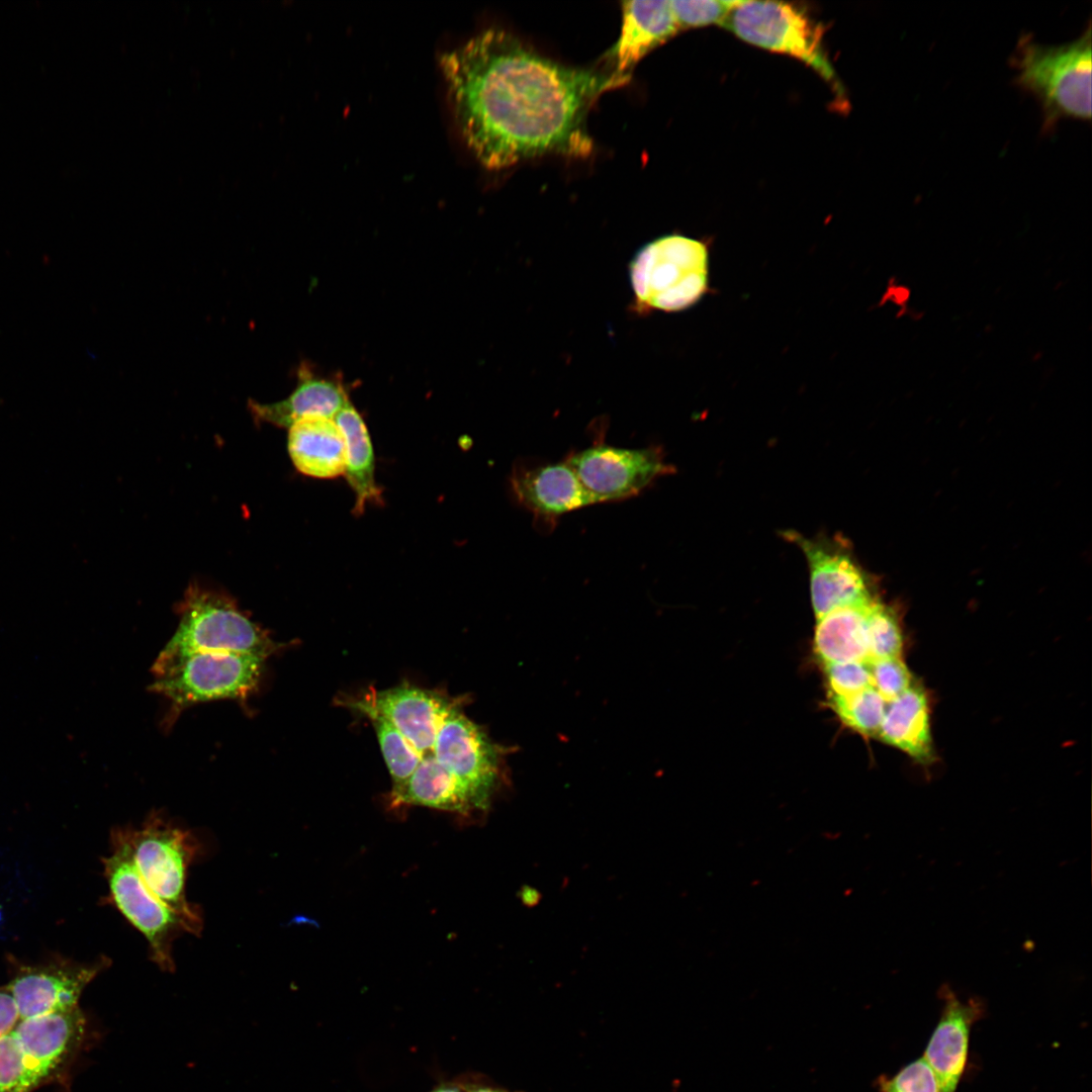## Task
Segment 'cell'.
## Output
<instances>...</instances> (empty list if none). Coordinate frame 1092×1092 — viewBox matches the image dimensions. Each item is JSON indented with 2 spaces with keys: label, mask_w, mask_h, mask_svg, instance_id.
Wrapping results in <instances>:
<instances>
[{
  "label": "cell",
  "mask_w": 1092,
  "mask_h": 1092,
  "mask_svg": "<svg viewBox=\"0 0 1092 1092\" xmlns=\"http://www.w3.org/2000/svg\"><path fill=\"white\" fill-rule=\"evenodd\" d=\"M679 30L668 0L622 2L620 34L608 53L615 67L613 74L629 81L633 67Z\"/></svg>",
  "instance_id": "obj_17"
},
{
  "label": "cell",
  "mask_w": 1092,
  "mask_h": 1092,
  "mask_svg": "<svg viewBox=\"0 0 1092 1092\" xmlns=\"http://www.w3.org/2000/svg\"><path fill=\"white\" fill-rule=\"evenodd\" d=\"M372 723L383 758L392 779V788L402 785L413 775L420 757L395 727L379 714L362 713Z\"/></svg>",
  "instance_id": "obj_24"
},
{
  "label": "cell",
  "mask_w": 1092,
  "mask_h": 1092,
  "mask_svg": "<svg viewBox=\"0 0 1092 1092\" xmlns=\"http://www.w3.org/2000/svg\"><path fill=\"white\" fill-rule=\"evenodd\" d=\"M287 448L295 468L318 479L344 475L346 444L334 419L307 417L288 428Z\"/></svg>",
  "instance_id": "obj_20"
},
{
  "label": "cell",
  "mask_w": 1092,
  "mask_h": 1092,
  "mask_svg": "<svg viewBox=\"0 0 1092 1092\" xmlns=\"http://www.w3.org/2000/svg\"><path fill=\"white\" fill-rule=\"evenodd\" d=\"M829 704L849 728L867 736H877L888 702L870 687L848 697H829Z\"/></svg>",
  "instance_id": "obj_25"
},
{
  "label": "cell",
  "mask_w": 1092,
  "mask_h": 1092,
  "mask_svg": "<svg viewBox=\"0 0 1092 1092\" xmlns=\"http://www.w3.org/2000/svg\"><path fill=\"white\" fill-rule=\"evenodd\" d=\"M721 25L750 44L796 58L836 83L822 46L823 29L801 8L781 1H738Z\"/></svg>",
  "instance_id": "obj_8"
},
{
  "label": "cell",
  "mask_w": 1092,
  "mask_h": 1092,
  "mask_svg": "<svg viewBox=\"0 0 1092 1092\" xmlns=\"http://www.w3.org/2000/svg\"><path fill=\"white\" fill-rule=\"evenodd\" d=\"M111 853L102 859L111 904L147 938L151 957L162 971L175 970L172 943L186 931L178 915L145 885L132 859L127 827L111 832Z\"/></svg>",
  "instance_id": "obj_7"
},
{
  "label": "cell",
  "mask_w": 1092,
  "mask_h": 1092,
  "mask_svg": "<svg viewBox=\"0 0 1092 1092\" xmlns=\"http://www.w3.org/2000/svg\"><path fill=\"white\" fill-rule=\"evenodd\" d=\"M460 1080L465 1092H511L478 1074L462 1075Z\"/></svg>",
  "instance_id": "obj_33"
},
{
  "label": "cell",
  "mask_w": 1092,
  "mask_h": 1092,
  "mask_svg": "<svg viewBox=\"0 0 1092 1092\" xmlns=\"http://www.w3.org/2000/svg\"><path fill=\"white\" fill-rule=\"evenodd\" d=\"M334 421L346 444L344 475L354 495L353 513L360 516L368 505L383 504L382 489L375 477V453L368 428L360 413L349 401Z\"/></svg>",
  "instance_id": "obj_21"
},
{
  "label": "cell",
  "mask_w": 1092,
  "mask_h": 1092,
  "mask_svg": "<svg viewBox=\"0 0 1092 1092\" xmlns=\"http://www.w3.org/2000/svg\"><path fill=\"white\" fill-rule=\"evenodd\" d=\"M349 401L347 391L339 380L315 375L306 365H301L297 385L289 396L273 403L250 399L248 407L255 421L288 429L307 417L334 419Z\"/></svg>",
  "instance_id": "obj_19"
},
{
  "label": "cell",
  "mask_w": 1092,
  "mask_h": 1092,
  "mask_svg": "<svg viewBox=\"0 0 1092 1092\" xmlns=\"http://www.w3.org/2000/svg\"><path fill=\"white\" fill-rule=\"evenodd\" d=\"M877 1086L880 1092H939L935 1076L922 1057L891 1077L880 1076Z\"/></svg>",
  "instance_id": "obj_29"
},
{
  "label": "cell",
  "mask_w": 1092,
  "mask_h": 1092,
  "mask_svg": "<svg viewBox=\"0 0 1092 1092\" xmlns=\"http://www.w3.org/2000/svg\"><path fill=\"white\" fill-rule=\"evenodd\" d=\"M938 997L941 1013L922 1058L939 1092H957L968 1062L972 1027L984 1017L986 1006L980 997L962 1001L947 984L940 986Z\"/></svg>",
  "instance_id": "obj_15"
},
{
  "label": "cell",
  "mask_w": 1092,
  "mask_h": 1092,
  "mask_svg": "<svg viewBox=\"0 0 1092 1092\" xmlns=\"http://www.w3.org/2000/svg\"><path fill=\"white\" fill-rule=\"evenodd\" d=\"M594 504L620 502L638 495L675 468L661 447L622 448L597 442L564 459Z\"/></svg>",
  "instance_id": "obj_9"
},
{
  "label": "cell",
  "mask_w": 1092,
  "mask_h": 1092,
  "mask_svg": "<svg viewBox=\"0 0 1092 1092\" xmlns=\"http://www.w3.org/2000/svg\"><path fill=\"white\" fill-rule=\"evenodd\" d=\"M388 801L390 808L423 806L463 817L484 811L489 805L434 755L423 757L407 781L391 789Z\"/></svg>",
  "instance_id": "obj_18"
},
{
  "label": "cell",
  "mask_w": 1092,
  "mask_h": 1092,
  "mask_svg": "<svg viewBox=\"0 0 1092 1092\" xmlns=\"http://www.w3.org/2000/svg\"><path fill=\"white\" fill-rule=\"evenodd\" d=\"M15 1000L6 986L0 987V1037L12 1032L19 1022Z\"/></svg>",
  "instance_id": "obj_32"
},
{
  "label": "cell",
  "mask_w": 1092,
  "mask_h": 1092,
  "mask_svg": "<svg viewBox=\"0 0 1092 1092\" xmlns=\"http://www.w3.org/2000/svg\"><path fill=\"white\" fill-rule=\"evenodd\" d=\"M132 859L147 888L199 935L201 914L185 894L187 870L198 851L195 837L157 812L139 828L127 827Z\"/></svg>",
  "instance_id": "obj_6"
},
{
  "label": "cell",
  "mask_w": 1092,
  "mask_h": 1092,
  "mask_svg": "<svg viewBox=\"0 0 1092 1092\" xmlns=\"http://www.w3.org/2000/svg\"><path fill=\"white\" fill-rule=\"evenodd\" d=\"M429 1092H465L460 1077L443 1082Z\"/></svg>",
  "instance_id": "obj_34"
},
{
  "label": "cell",
  "mask_w": 1092,
  "mask_h": 1092,
  "mask_svg": "<svg viewBox=\"0 0 1092 1092\" xmlns=\"http://www.w3.org/2000/svg\"><path fill=\"white\" fill-rule=\"evenodd\" d=\"M875 601L836 609L817 620L814 649L823 663L868 661L866 622Z\"/></svg>",
  "instance_id": "obj_23"
},
{
  "label": "cell",
  "mask_w": 1092,
  "mask_h": 1092,
  "mask_svg": "<svg viewBox=\"0 0 1092 1092\" xmlns=\"http://www.w3.org/2000/svg\"><path fill=\"white\" fill-rule=\"evenodd\" d=\"M109 962L102 958L94 964H79L56 957L40 964L13 962L7 989L12 994L20 1019L78 1006L85 987Z\"/></svg>",
  "instance_id": "obj_12"
},
{
  "label": "cell",
  "mask_w": 1092,
  "mask_h": 1092,
  "mask_svg": "<svg viewBox=\"0 0 1092 1092\" xmlns=\"http://www.w3.org/2000/svg\"><path fill=\"white\" fill-rule=\"evenodd\" d=\"M872 687L890 702L909 689L912 675L901 657L869 661Z\"/></svg>",
  "instance_id": "obj_31"
},
{
  "label": "cell",
  "mask_w": 1092,
  "mask_h": 1092,
  "mask_svg": "<svg viewBox=\"0 0 1092 1092\" xmlns=\"http://www.w3.org/2000/svg\"><path fill=\"white\" fill-rule=\"evenodd\" d=\"M439 65L461 138L488 169L545 155L588 156L590 107L628 82L552 61L496 27L443 53Z\"/></svg>",
  "instance_id": "obj_1"
},
{
  "label": "cell",
  "mask_w": 1092,
  "mask_h": 1092,
  "mask_svg": "<svg viewBox=\"0 0 1092 1092\" xmlns=\"http://www.w3.org/2000/svg\"><path fill=\"white\" fill-rule=\"evenodd\" d=\"M338 703L360 714L372 711L385 718L413 747L420 760L434 755L443 722L455 708L463 705L461 698L406 684L382 691L370 689L358 697L340 699Z\"/></svg>",
  "instance_id": "obj_11"
},
{
  "label": "cell",
  "mask_w": 1092,
  "mask_h": 1092,
  "mask_svg": "<svg viewBox=\"0 0 1092 1092\" xmlns=\"http://www.w3.org/2000/svg\"><path fill=\"white\" fill-rule=\"evenodd\" d=\"M868 661L901 657L903 637L896 615L875 601L866 622Z\"/></svg>",
  "instance_id": "obj_26"
},
{
  "label": "cell",
  "mask_w": 1092,
  "mask_h": 1092,
  "mask_svg": "<svg viewBox=\"0 0 1092 1092\" xmlns=\"http://www.w3.org/2000/svg\"><path fill=\"white\" fill-rule=\"evenodd\" d=\"M267 659L236 652L166 651L156 658L151 689L171 704L170 725L186 708L230 699L245 702L259 688Z\"/></svg>",
  "instance_id": "obj_3"
},
{
  "label": "cell",
  "mask_w": 1092,
  "mask_h": 1092,
  "mask_svg": "<svg viewBox=\"0 0 1092 1092\" xmlns=\"http://www.w3.org/2000/svg\"><path fill=\"white\" fill-rule=\"evenodd\" d=\"M709 252L703 242L668 235L645 245L630 265L640 308L677 311L694 305L708 288Z\"/></svg>",
  "instance_id": "obj_4"
},
{
  "label": "cell",
  "mask_w": 1092,
  "mask_h": 1092,
  "mask_svg": "<svg viewBox=\"0 0 1092 1092\" xmlns=\"http://www.w3.org/2000/svg\"><path fill=\"white\" fill-rule=\"evenodd\" d=\"M510 487L514 499L533 515L540 531H551L562 515L594 504L565 460H518L512 468Z\"/></svg>",
  "instance_id": "obj_14"
},
{
  "label": "cell",
  "mask_w": 1092,
  "mask_h": 1092,
  "mask_svg": "<svg viewBox=\"0 0 1092 1092\" xmlns=\"http://www.w3.org/2000/svg\"><path fill=\"white\" fill-rule=\"evenodd\" d=\"M461 707L443 722L434 756L489 804L502 779L504 751L463 714Z\"/></svg>",
  "instance_id": "obj_13"
},
{
  "label": "cell",
  "mask_w": 1092,
  "mask_h": 1092,
  "mask_svg": "<svg viewBox=\"0 0 1092 1092\" xmlns=\"http://www.w3.org/2000/svg\"><path fill=\"white\" fill-rule=\"evenodd\" d=\"M877 736L921 763L932 759L929 708L920 687L912 685L888 702Z\"/></svg>",
  "instance_id": "obj_22"
},
{
  "label": "cell",
  "mask_w": 1092,
  "mask_h": 1092,
  "mask_svg": "<svg viewBox=\"0 0 1092 1092\" xmlns=\"http://www.w3.org/2000/svg\"><path fill=\"white\" fill-rule=\"evenodd\" d=\"M829 697H848L872 687L869 661L824 663Z\"/></svg>",
  "instance_id": "obj_30"
},
{
  "label": "cell",
  "mask_w": 1092,
  "mask_h": 1092,
  "mask_svg": "<svg viewBox=\"0 0 1092 1092\" xmlns=\"http://www.w3.org/2000/svg\"><path fill=\"white\" fill-rule=\"evenodd\" d=\"M738 1L671 0L670 4L681 29L722 24Z\"/></svg>",
  "instance_id": "obj_28"
},
{
  "label": "cell",
  "mask_w": 1092,
  "mask_h": 1092,
  "mask_svg": "<svg viewBox=\"0 0 1092 1092\" xmlns=\"http://www.w3.org/2000/svg\"><path fill=\"white\" fill-rule=\"evenodd\" d=\"M782 535L797 545L807 560L812 607L817 620L836 609L875 601L868 576L842 536L806 537L795 530H786Z\"/></svg>",
  "instance_id": "obj_10"
},
{
  "label": "cell",
  "mask_w": 1092,
  "mask_h": 1092,
  "mask_svg": "<svg viewBox=\"0 0 1092 1092\" xmlns=\"http://www.w3.org/2000/svg\"><path fill=\"white\" fill-rule=\"evenodd\" d=\"M178 607V628L163 650L236 652L267 659L282 647L218 592L192 584Z\"/></svg>",
  "instance_id": "obj_5"
},
{
  "label": "cell",
  "mask_w": 1092,
  "mask_h": 1092,
  "mask_svg": "<svg viewBox=\"0 0 1092 1092\" xmlns=\"http://www.w3.org/2000/svg\"><path fill=\"white\" fill-rule=\"evenodd\" d=\"M37 1086L12 1032L0 1037V1092H29Z\"/></svg>",
  "instance_id": "obj_27"
},
{
  "label": "cell",
  "mask_w": 1092,
  "mask_h": 1092,
  "mask_svg": "<svg viewBox=\"0 0 1092 1092\" xmlns=\"http://www.w3.org/2000/svg\"><path fill=\"white\" fill-rule=\"evenodd\" d=\"M1091 23L1064 44L1045 46L1025 33L1011 57L1014 83L1032 95L1042 113V130L1051 132L1064 118L1091 119Z\"/></svg>",
  "instance_id": "obj_2"
},
{
  "label": "cell",
  "mask_w": 1092,
  "mask_h": 1092,
  "mask_svg": "<svg viewBox=\"0 0 1092 1092\" xmlns=\"http://www.w3.org/2000/svg\"><path fill=\"white\" fill-rule=\"evenodd\" d=\"M86 1018L79 1006L20 1019L12 1030L36 1082L54 1075L81 1046Z\"/></svg>",
  "instance_id": "obj_16"
}]
</instances>
